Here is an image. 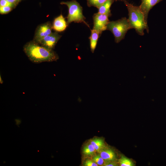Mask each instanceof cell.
I'll use <instances>...</instances> for the list:
<instances>
[{
	"instance_id": "obj_25",
	"label": "cell",
	"mask_w": 166,
	"mask_h": 166,
	"mask_svg": "<svg viewBox=\"0 0 166 166\" xmlns=\"http://www.w3.org/2000/svg\"><path fill=\"white\" fill-rule=\"evenodd\" d=\"M21 0H15V1L17 2H18L19 1H20Z\"/></svg>"
},
{
	"instance_id": "obj_4",
	"label": "cell",
	"mask_w": 166,
	"mask_h": 166,
	"mask_svg": "<svg viewBox=\"0 0 166 166\" xmlns=\"http://www.w3.org/2000/svg\"><path fill=\"white\" fill-rule=\"evenodd\" d=\"M62 5H66L68 8L67 17L68 25L74 22L75 23H83L89 28V26L85 21V18L83 14V9L79 3L75 0L67 2H62Z\"/></svg>"
},
{
	"instance_id": "obj_21",
	"label": "cell",
	"mask_w": 166,
	"mask_h": 166,
	"mask_svg": "<svg viewBox=\"0 0 166 166\" xmlns=\"http://www.w3.org/2000/svg\"><path fill=\"white\" fill-rule=\"evenodd\" d=\"M118 164L115 161L107 162L104 166H117Z\"/></svg>"
},
{
	"instance_id": "obj_10",
	"label": "cell",
	"mask_w": 166,
	"mask_h": 166,
	"mask_svg": "<svg viewBox=\"0 0 166 166\" xmlns=\"http://www.w3.org/2000/svg\"><path fill=\"white\" fill-rule=\"evenodd\" d=\"M100 155L106 162L115 161L116 155L114 151L110 148H106L101 151Z\"/></svg>"
},
{
	"instance_id": "obj_8",
	"label": "cell",
	"mask_w": 166,
	"mask_h": 166,
	"mask_svg": "<svg viewBox=\"0 0 166 166\" xmlns=\"http://www.w3.org/2000/svg\"><path fill=\"white\" fill-rule=\"evenodd\" d=\"M162 0H141V3L139 6L143 13L145 18L147 22L148 17L150 10Z\"/></svg>"
},
{
	"instance_id": "obj_22",
	"label": "cell",
	"mask_w": 166,
	"mask_h": 166,
	"mask_svg": "<svg viewBox=\"0 0 166 166\" xmlns=\"http://www.w3.org/2000/svg\"><path fill=\"white\" fill-rule=\"evenodd\" d=\"M9 2L12 3L16 6V4L18 3L15 0H6Z\"/></svg>"
},
{
	"instance_id": "obj_19",
	"label": "cell",
	"mask_w": 166,
	"mask_h": 166,
	"mask_svg": "<svg viewBox=\"0 0 166 166\" xmlns=\"http://www.w3.org/2000/svg\"><path fill=\"white\" fill-rule=\"evenodd\" d=\"M16 6L6 0H0V6H9L14 8Z\"/></svg>"
},
{
	"instance_id": "obj_2",
	"label": "cell",
	"mask_w": 166,
	"mask_h": 166,
	"mask_svg": "<svg viewBox=\"0 0 166 166\" xmlns=\"http://www.w3.org/2000/svg\"><path fill=\"white\" fill-rule=\"evenodd\" d=\"M122 1L127 8L128 15V19L131 29H134L136 33L141 36L144 35V31L145 30L148 33L149 28L147 22L139 6H135L126 0H122Z\"/></svg>"
},
{
	"instance_id": "obj_16",
	"label": "cell",
	"mask_w": 166,
	"mask_h": 166,
	"mask_svg": "<svg viewBox=\"0 0 166 166\" xmlns=\"http://www.w3.org/2000/svg\"><path fill=\"white\" fill-rule=\"evenodd\" d=\"M119 165L121 166H133L134 165L132 161L124 156H122L119 160Z\"/></svg>"
},
{
	"instance_id": "obj_7",
	"label": "cell",
	"mask_w": 166,
	"mask_h": 166,
	"mask_svg": "<svg viewBox=\"0 0 166 166\" xmlns=\"http://www.w3.org/2000/svg\"><path fill=\"white\" fill-rule=\"evenodd\" d=\"M52 26L49 22H47L39 26L35 32L34 41L37 42L51 34L52 33Z\"/></svg>"
},
{
	"instance_id": "obj_6",
	"label": "cell",
	"mask_w": 166,
	"mask_h": 166,
	"mask_svg": "<svg viewBox=\"0 0 166 166\" xmlns=\"http://www.w3.org/2000/svg\"><path fill=\"white\" fill-rule=\"evenodd\" d=\"M61 37L56 32L52 33L36 43L48 48L53 49Z\"/></svg>"
},
{
	"instance_id": "obj_14",
	"label": "cell",
	"mask_w": 166,
	"mask_h": 166,
	"mask_svg": "<svg viewBox=\"0 0 166 166\" xmlns=\"http://www.w3.org/2000/svg\"><path fill=\"white\" fill-rule=\"evenodd\" d=\"M95 152L94 148L90 143L85 145L82 150L83 154L86 156L92 155Z\"/></svg>"
},
{
	"instance_id": "obj_5",
	"label": "cell",
	"mask_w": 166,
	"mask_h": 166,
	"mask_svg": "<svg viewBox=\"0 0 166 166\" xmlns=\"http://www.w3.org/2000/svg\"><path fill=\"white\" fill-rule=\"evenodd\" d=\"M109 17L106 15L98 13L94 14L93 16V29L95 30L101 34L102 32L107 30L108 24L110 21Z\"/></svg>"
},
{
	"instance_id": "obj_11",
	"label": "cell",
	"mask_w": 166,
	"mask_h": 166,
	"mask_svg": "<svg viewBox=\"0 0 166 166\" xmlns=\"http://www.w3.org/2000/svg\"><path fill=\"white\" fill-rule=\"evenodd\" d=\"M115 0H109L105 2L98 8V13L110 17L111 15L110 7Z\"/></svg>"
},
{
	"instance_id": "obj_15",
	"label": "cell",
	"mask_w": 166,
	"mask_h": 166,
	"mask_svg": "<svg viewBox=\"0 0 166 166\" xmlns=\"http://www.w3.org/2000/svg\"><path fill=\"white\" fill-rule=\"evenodd\" d=\"M109 0H86L87 6L89 7L94 6L98 9L105 2ZM116 1L118 0H115Z\"/></svg>"
},
{
	"instance_id": "obj_23",
	"label": "cell",
	"mask_w": 166,
	"mask_h": 166,
	"mask_svg": "<svg viewBox=\"0 0 166 166\" xmlns=\"http://www.w3.org/2000/svg\"><path fill=\"white\" fill-rule=\"evenodd\" d=\"M15 121H16V124L17 125H19L21 123V120H19V119H16Z\"/></svg>"
},
{
	"instance_id": "obj_20",
	"label": "cell",
	"mask_w": 166,
	"mask_h": 166,
	"mask_svg": "<svg viewBox=\"0 0 166 166\" xmlns=\"http://www.w3.org/2000/svg\"><path fill=\"white\" fill-rule=\"evenodd\" d=\"M83 165L85 166H97L98 164L92 160L87 159L84 162Z\"/></svg>"
},
{
	"instance_id": "obj_9",
	"label": "cell",
	"mask_w": 166,
	"mask_h": 166,
	"mask_svg": "<svg viewBox=\"0 0 166 166\" xmlns=\"http://www.w3.org/2000/svg\"><path fill=\"white\" fill-rule=\"evenodd\" d=\"M67 26V22L63 16L61 14L54 19L52 28L56 31L60 32L65 30Z\"/></svg>"
},
{
	"instance_id": "obj_13",
	"label": "cell",
	"mask_w": 166,
	"mask_h": 166,
	"mask_svg": "<svg viewBox=\"0 0 166 166\" xmlns=\"http://www.w3.org/2000/svg\"><path fill=\"white\" fill-rule=\"evenodd\" d=\"M100 34L97 31L91 30V34L89 38L90 42V47L92 52L93 53L96 48L98 38Z\"/></svg>"
},
{
	"instance_id": "obj_17",
	"label": "cell",
	"mask_w": 166,
	"mask_h": 166,
	"mask_svg": "<svg viewBox=\"0 0 166 166\" xmlns=\"http://www.w3.org/2000/svg\"><path fill=\"white\" fill-rule=\"evenodd\" d=\"M98 165L104 166L106 162L101 157L100 155L94 156L92 159Z\"/></svg>"
},
{
	"instance_id": "obj_24",
	"label": "cell",
	"mask_w": 166,
	"mask_h": 166,
	"mask_svg": "<svg viewBox=\"0 0 166 166\" xmlns=\"http://www.w3.org/2000/svg\"><path fill=\"white\" fill-rule=\"evenodd\" d=\"M3 81L0 75V83L2 84L3 83Z\"/></svg>"
},
{
	"instance_id": "obj_3",
	"label": "cell",
	"mask_w": 166,
	"mask_h": 166,
	"mask_svg": "<svg viewBox=\"0 0 166 166\" xmlns=\"http://www.w3.org/2000/svg\"><path fill=\"white\" fill-rule=\"evenodd\" d=\"M131 28L128 19L124 17L116 21H110L107 30L112 33L115 42L118 43L124 38L126 33Z\"/></svg>"
},
{
	"instance_id": "obj_1",
	"label": "cell",
	"mask_w": 166,
	"mask_h": 166,
	"mask_svg": "<svg viewBox=\"0 0 166 166\" xmlns=\"http://www.w3.org/2000/svg\"><path fill=\"white\" fill-rule=\"evenodd\" d=\"M23 50L29 59L34 63L56 61L59 58L58 55L53 49L42 46L34 41L26 43Z\"/></svg>"
},
{
	"instance_id": "obj_18",
	"label": "cell",
	"mask_w": 166,
	"mask_h": 166,
	"mask_svg": "<svg viewBox=\"0 0 166 166\" xmlns=\"http://www.w3.org/2000/svg\"><path fill=\"white\" fill-rule=\"evenodd\" d=\"M12 7L9 6H0V13L1 14H6L10 12Z\"/></svg>"
},
{
	"instance_id": "obj_12",
	"label": "cell",
	"mask_w": 166,
	"mask_h": 166,
	"mask_svg": "<svg viewBox=\"0 0 166 166\" xmlns=\"http://www.w3.org/2000/svg\"><path fill=\"white\" fill-rule=\"evenodd\" d=\"M89 143L93 146L96 152H98L106 148V146L104 140L101 138H93L90 140Z\"/></svg>"
}]
</instances>
